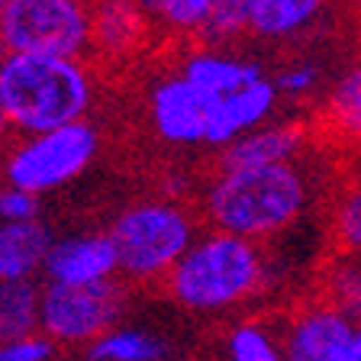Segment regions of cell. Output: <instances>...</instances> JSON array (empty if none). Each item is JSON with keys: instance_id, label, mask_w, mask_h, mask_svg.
I'll return each instance as SVG.
<instances>
[{"instance_id": "603a6c76", "label": "cell", "mask_w": 361, "mask_h": 361, "mask_svg": "<svg viewBox=\"0 0 361 361\" xmlns=\"http://www.w3.org/2000/svg\"><path fill=\"white\" fill-rule=\"evenodd\" d=\"M274 87H278L281 100H290V104H300V100L313 97L316 90L323 87V65L316 59H290L287 65H281L274 71Z\"/></svg>"}, {"instance_id": "f546056e", "label": "cell", "mask_w": 361, "mask_h": 361, "mask_svg": "<svg viewBox=\"0 0 361 361\" xmlns=\"http://www.w3.org/2000/svg\"><path fill=\"white\" fill-rule=\"evenodd\" d=\"M49 361H61V358H49Z\"/></svg>"}, {"instance_id": "9a60e30c", "label": "cell", "mask_w": 361, "mask_h": 361, "mask_svg": "<svg viewBox=\"0 0 361 361\" xmlns=\"http://www.w3.org/2000/svg\"><path fill=\"white\" fill-rule=\"evenodd\" d=\"M52 252V233L39 219L0 223V281H32L45 271Z\"/></svg>"}, {"instance_id": "9c48e42d", "label": "cell", "mask_w": 361, "mask_h": 361, "mask_svg": "<svg viewBox=\"0 0 361 361\" xmlns=\"http://www.w3.org/2000/svg\"><path fill=\"white\" fill-rule=\"evenodd\" d=\"M352 329V319L319 297L290 316L281 336L284 361H342Z\"/></svg>"}, {"instance_id": "484cf974", "label": "cell", "mask_w": 361, "mask_h": 361, "mask_svg": "<svg viewBox=\"0 0 361 361\" xmlns=\"http://www.w3.org/2000/svg\"><path fill=\"white\" fill-rule=\"evenodd\" d=\"M49 358H55V342L49 336H42V332L0 342V361H49Z\"/></svg>"}, {"instance_id": "83f0119b", "label": "cell", "mask_w": 361, "mask_h": 361, "mask_svg": "<svg viewBox=\"0 0 361 361\" xmlns=\"http://www.w3.org/2000/svg\"><path fill=\"white\" fill-rule=\"evenodd\" d=\"M13 133V126H10V116H7V106H4V97H0V145L7 142V135Z\"/></svg>"}, {"instance_id": "e0dca14e", "label": "cell", "mask_w": 361, "mask_h": 361, "mask_svg": "<svg viewBox=\"0 0 361 361\" xmlns=\"http://www.w3.org/2000/svg\"><path fill=\"white\" fill-rule=\"evenodd\" d=\"M149 23L161 26V30L174 32V36H200L203 26L210 23V16L223 7L226 0H135Z\"/></svg>"}, {"instance_id": "8fae6325", "label": "cell", "mask_w": 361, "mask_h": 361, "mask_svg": "<svg viewBox=\"0 0 361 361\" xmlns=\"http://www.w3.org/2000/svg\"><path fill=\"white\" fill-rule=\"evenodd\" d=\"M178 71L184 78H190L210 97H226V94H235V90L268 78V71L255 59H242V55L229 52V49H219V45L194 49L190 55L180 59Z\"/></svg>"}, {"instance_id": "52a82bcc", "label": "cell", "mask_w": 361, "mask_h": 361, "mask_svg": "<svg viewBox=\"0 0 361 361\" xmlns=\"http://www.w3.org/2000/svg\"><path fill=\"white\" fill-rule=\"evenodd\" d=\"M123 310V287L110 284H49L42 287V336L55 345H94L116 329Z\"/></svg>"}, {"instance_id": "7c38bea8", "label": "cell", "mask_w": 361, "mask_h": 361, "mask_svg": "<svg viewBox=\"0 0 361 361\" xmlns=\"http://www.w3.org/2000/svg\"><path fill=\"white\" fill-rule=\"evenodd\" d=\"M307 149V133L297 123H264L245 133L219 155V168H264L300 161Z\"/></svg>"}, {"instance_id": "7402d4cb", "label": "cell", "mask_w": 361, "mask_h": 361, "mask_svg": "<svg viewBox=\"0 0 361 361\" xmlns=\"http://www.w3.org/2000/svg\"><path fill=\"white\" fill-rule=\"evenodd\" d=\"M226 358L229 361H284V345L264 323H239L229 329L226 342Z\"/></svg>"}, {"instance_id": "277c9868", "label": "cell", "mask_w": 361, "mask_h": 361, "mask_svg": "<svg viewBox=\"0 0 361 361\" xmlns=\"http://www.w3.org/2000/svg\"><path fill=\"white\" fill-rule=\"evenodd\" d=\"M106 233L116 248L120 278L129 284H155L168 281L174 264L194 245L197 226L184 203L149 197L116 213Z\"/></svg>"}, {"instance_id": "ac0fdd59", "label": "cell", "mask_w": 361, "mask_h": 361, "mask_svg": "<svg viewBox=\"0 0 361 361\" xmlns=\"http://www.w3.org/2000/svg\"><path fill=\"white\" fill-rule=\"evenodd\" d=\"M165 352V342L155 332L116 326L94 345H87V361H161Z\"/></svg>"}, {"instance_id": "6da1fadb", "label": "cell", "mask_w": 361, "mask_h": 361, "mask_svg": "<svg viewBox=\"0 0 361 361\" xmlns=\"http://www.w3.org/2000/svg\"><path fill=\"white\" fill-rule=\"evenodd\" d=\"M313 184L300 161L264 168H219L207 184L203 213L213 229L268 242L303 219Z\"/></svg>"}, {"instance_id": "f1b7e54d", "label": "cell", "mask_w": 361, "mask_h": 361, "mask_svg": "<svg viewBox=\"0 0 361 361\" xmlns=\"http://www.w3.org/2000/svg\"><path fill=\"white\" fill-rule=\"evenodd\" d=\"M4 7H7V0H0V16H4Z\"/></svg>"}, {"instance_id": "4fadbf2b", "label": "cell", "mask_w": 361, "mask_h": 361, "mask_svg": "<svg viewBox=\"0 0 361 361\" xmlns=\"http://www.w3.org/2000/svg\"><path fill=\"white\" fill-rule=\"evenodd\" d=\"M248 36L262 42H290L300 39L323 20L329 0H245Z\"/></svg>"}, {"instance_id": "ffe728a7", "label": "cell", "mask_w": 361, "mask_h": 361, "mask_svg": "<svg viewBox=\"0 0 361 361\" xmlns=\"http://www.w3.org/2000/svg\"><path fill=\"white\" fill-rule=\"evenodd\" d=\"M323 300H329L336 310L361 323V255L338 252L323 274Z\"/></svg>"}, {"instance_id": "7a4b0ae2", "label": "cell", "mask_w": 361, "mask_h": 361, "mask_svg": "<svg viewBox=\"0 0 361 361\" xmlns=\"http://www.w3.org/2000/svg\"><path fill=\"white\" fill-rule=\"evenodd\" d=\"M0 97L13 133L36 135L87 120L97 97V81L84 59L4 52Z\"/></svg>"}, {"instance_id": "44dd1931", "label": "cell", "mask_w": 361, "mask_h": 361, "mask_svg": "<svg viewBox=\"0 0 361 361\" xmlns=\"http://www.w3.org/2000/svg\"><path fill=\"white\" fill-rule=\"evenodd\" d=\"M332 242L345 255H361V174L332 203Z\"/></svg>"}, {"instance_id": "30bf717a", "label": "cell", "mask_w": 361, "mask_h": 361, "mask_svg": "<svg viewBox=\"0 0 361 361\" xmlns=\"http://www.w3.org/2000/svg\"><path fill=\"white\" fill-rule=\"evenodd\" d=\"M45 278L49 284H110L120 278V262L113 248L110 233H81L52 242V252L45 258Z\"/></svg>"}, {"instance_id": "cb8c5ba5", "label": "cell", "mask_w": 361, "mask_h": 361, "mask_svg": "<svg viewBox=\"0 0 361 361\" xmlns=\"http://www.w3.org/2000/svg\"><path fill=\"white\" fill-rule=\"evenodd\" d=\"M200 36L207 39V45H219V49H229L235 39L248 36V4L245 0H226L210 16V23L203 26Z\"/></svg>"}, {"instance_id": "ba28073f", "label": "cell", "mask_w": 361, "mask_h": 361, "mask_svg": "<svg viewBox=\"0 0 361 361\" xmlns=\"http://www.w3.org/2000/svg\"><path fill=\"white\" fill-rule=\"evenodd\" d=\"M210 94H203L190 78L174 68L171 75L152 81L145 94V120L158 142L171 149H197L207 145L210 135Z\"/></svg>"}, {"instance_id": "5bb4252c", "label": "cell", "mask_w": 361, "mask_h": 361, "mask_svg": "<svg viewBox=\"0 0 361 361\" xmlns=\"http://www.w3.org/2000/svg\"><path fill=\"white\" fill-rule=\"evenodd\" d=\"M149 26V16L135 0H94V49L106 59L139 52Z\"/></svg>"}, {"instance_id": "d6986e66", "label": "cell", "mask_w": 361, "mask_h": 361, "mask_svg": "<svg viewBox=\"0 0 361 361\" xmlns=\"http://www.w3.org/2000/svg\"><path fill=\"white\" fill-rule=\"evenodd\" d=\"M326 113H329V123L338 135L361 145V61L348 65L336 78L329 100H326Z\"/></svg>"}, {"instance_id": "3957f363", "label": "cell", "mask_w": 361, "mask_h": 361, "mask_svg": "<svg viewBox=\"0 0 361 361\" xmlns=\"http://www.w3.org/2000/svg\"><path fill=\"white\" fill-rule=\"evenodd\" d=\"M268 284L264 248L252 239L210 229L194 239L168 274V297L190 313L242 307Z\"/></svg>"}, {"instance_id": "5b68a950", "label": "cell", "mask_w": 361, "mask_h": 361, "mask_svg": "<svg viewBox=\"0 0 361 361\" xmlns=\"http://www.w3.org/2000/svg\"><path fill=\"white\" fill-rule=\"evenodd\" d=\"M100 152V133L90 120L68 123L36 135H20V142L4 158V180L42 197L78 180Z\"/></svg>"}, {"instance_id": "8992f818", "label": "cell", "mask_w": 361, "mask_h": 361, "mask_svg": "<svg viewBox=\"0 0 361 361\" xmlns=\"http://www.w3.org/2000/svg\"><path fill=\"white\" fill-rule=\"evenodd\" d=\"M0 49L84 59L94 49V0H7Z\"/></svg>"}, {"instance_id": "4316f807", "label": "cell", "mask_w": 361, "mask_h": 361, "mask_svg": "<svg viewBox=\"0 0 361 361\" xmlns=\"http://www.w3.org/2000/svg\"><path fill=\"white\" fill-rule=\"evenodd\" d=\"M342 361H361V323H355L352 338H348V345H345V355H342Z\"/></svg>"}, {"instance_id": "d4e9b609", "label": "cell", "mask_w": 361, "mask_h": 361, "mask_svg": "<svg viewBox=\"0 0 361 361\" xmlns=\"http://www.w3.org/2000/svg\"><path fill=\"white\" fill-rule=\"evenodd\" d=\"M39 219V197L13 184L0 188V223H30Z\"/></svg>"}, {"instance_id": "2e32d148", "label": "cell", "mask_w": 361, "mask_h": 361, "mask_svg": "<svg viewBox=\"0 0 361 361\" xmlns=\"http://www.w3.org/2000/svg\"><path fill=\"white\" fill-rule=\"evenodd\" d=\"M42 332V290L32 281H0V342Z\"/></svg>"}]
</instances>
